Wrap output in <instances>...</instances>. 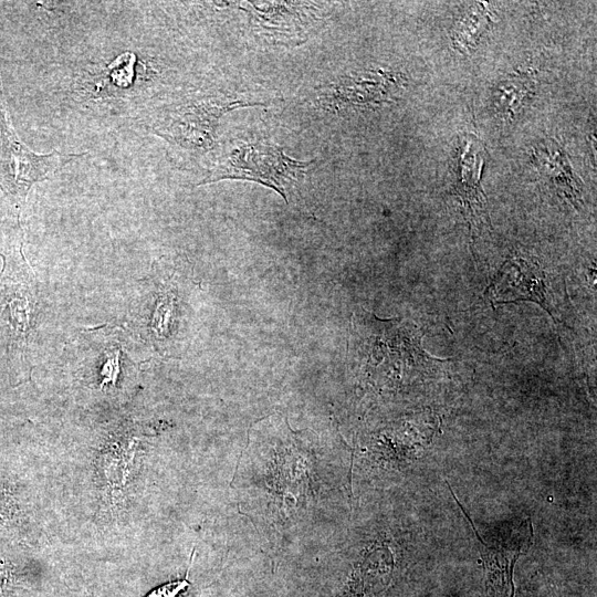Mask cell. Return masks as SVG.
<instances>
[{
    "instance_id": "6da1fadb",
    "label": "cell",
    "mask_w": 597,
    "mask_h": 597,
    "mask_svg": "<svg viewBox=\"0 0 597 597\" xmlns=\"http://www.w3.org/2000/svg\"><path fill=\"white\" fill-rule=\"evenodd\" d=\"M310 161L287 156L283 149L264 138H234L219 153L208 176L198 185L237 179L264 185L287 201L286 192L303 177Z\"/></svg>"
},
{
    "instance_id": "7a4b0ae2",
    "label": "cell",
    "mask_w": 597,
    "mask_h": 597,
    "mask_svg": "<svg viewBox=\"0 0 597 597\" xmlns=\"http://www.w3.org/2000/svg\"><path fill=\"white\" fill-rule=\"evenodd\" d=\"M0 188L12 200L22 205L31 187L49 179L74 158L84 154H36L32 151L17 135L8 121L2 102L0 80Z\"/></svg>"
},
{
    "instance_id": "3957f363",
    "label": "cell",
    "mask_w": 597,
    "mask_h": 597,
    "mask_svg": "<svg viewBox=\"0 0 597 597\" xmlns=\"http://www.w3.org/2000/svg\"><path fill=\"white\" fill-rule=\"evenodd\" d=\"M556 277L544 270L537 261L512 256L503 263L486 295L493 305L517 301H532L542 306L553 318L559 314V296Z\"/></svg>"
},
{
    "instance_id": "277c9868",
    "label": "cell",
    "mask_w": 597,
    "mask_h": 597,
    "mask_svg": "<svg viewBox=\"0 0 597 597\" xmlns=\"http://www.w3.org/2000/svg\"><path fill=\"white\" fill-rule=\"evenodd\" d=\"M483 155V145L478 137L465 134L458 147L452 189L459 198L471 233L490 228L486 198L480 181Z\"/></svg>"
},
{
    "instance_id": "5b68a950",
    "label": "cell",
    "mask_w": 597,
    "mask_h": 597,
    "mask_svg": "<svg viewBox=\"0 0 597 597\" xmlns=\"http://www.w3.org/2000/svg\"><path fill=\"white\" fill-rule=\"evenodd\" d=\"M402 84L404 80L397 73L367 71L324 86L320 100L324 106L334 111L379 105L392 100Z\"/></svg>"
},
{
    "instance_id": "8992f818",
    "label": "cell",
    "mask_w": 597,
    "mask_h": 597,
    "mask_svg": "<svg viewBox=\"0 0 597 597\" xmlns=\"http://www.w3.org/2000/svg\"><path fill=\"white\" fill-rule=\"evenodd\" d=\"M535 148L534 157L547 171L562 196L574 207L583 205V185L573 172L564 151L554 140L543 142Z\"/></svg>"
},
{
    "instance_id": "52a82bcc",
    "label": "cell",
    "mask_w": 597,
    "mask_h": 597,
    "mask_svg": "<svg viewBox=\"0 0 597 597\" xmlns=\"http://www.w3.org/2000/svg\"><path fill=\"white\" fill-rule=\"evenodd\" d=\"M531 82L519 76L510 77L500 83L492 97L494 111L502 116L512 118L530 97Z\"/></svg>"
},
{
    "instance_id": "ba28073f",
    "label": "cell",
    "mask_w": 597,
    "mask_h": 597,
    "mask_svg": "<svg viewBox=\"0 0 597 597\" xmlns=\"http://www.w3.org/2000/svg\"><path fill=\"white\" fill-rule=\"evenodd\" d=\"M481 6L474 7L473 10L467 14L457 30V41L467 46L468 39L479 38L489 22V15L484 10H481Z\"/></svg>"
},
{
    "instance_id": "9c48e42d",
    "label": "cell",
    "mask_w": 597,
    "mask_h": 597,
    "mask_svg": "<svg viewBox=\"0 0 597 597\" xmlns=\"http://www.w3.org/2000/svg\"><path fill=\"white\" fill-rule=\"evenodd\" d=\"M187 587L188 582L186 579L174 582L158 587L157 589L153 590L147 597H181Z\"/></svg>"
}]
</instances>
